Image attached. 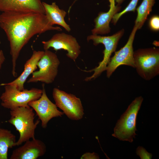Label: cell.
Instances as JSON below:
<instances>
[{
  "mask_svg": "<svg viewBox=\"0 0 159 159\" xmlns=\"http://www.w3.org/2000/svg\"><path fill=\"white\" fill-rule=\"evenodd\" d=\"M0 27L9 42L11 73L14 77L17 76L16 62L20 53L32 37L48 31L62 30L51 25L45 14L32 12H3L0 14Z\"/></svg>",
  "mask_w": 159,
  "mask_h": 159,
  "instance_id": "obj_1",
  "label": "cell"
},
{
  "mask_svg": "<svg viewBox=\"0 0 159 159\" xmlns=\"http://www.w3.org/2000/svg\"><path fill=\"white\" fill-rule=\"evenodd\" d=\"M11 117L8 122L14 125L19 134L16 146H19L30 139L35 138V132L40 120L34 122V113L30 107H17L10 110Z\"/></svg>",
  "mask_w": 159,
  "mask_h": 159,
  "instance_id": "obj_2",
  "label": "cell"
},
{
  "mask_svg": "<svg viewBox=\"0 0 159 159\" xmlns=\"http://www.w3.org/2000/svg\"><path fill=\"white\" fill-rule=\"evenodd\" d=\"M141 96L136 97L117 120L112 135L120 140L132 143L135 133L137 116L143 101Z\"/></svg>",
  "mask_w": 159,
  "mask_h": 159,
  "instance_id": "obj_3",
  "label": "cell"
},
{
  "mask_svg": "<svg viewBox=\"0 0 159 159\" xmlns=\"http://www.w3.org/2000/svg\"><path fill=\"white\" fill-rule=\"evenodd\" d=\"M135 67L143 79L150 80L159 74V50L155 47L140 49L133 54Z\"/></svg>",
  "mask_w": 159,
  "mask_h": 159,
  "instance_id": "obj_4",
  "label": "cell"
},
{
  "mask_svg": "<svg viewBox=\"0 0 159 159\" xmlns=\"http://www.w3.org/2000/svg\"><path fill=\"white\" fill-rule=\"evenodd\" d=\"M0 86H4L5 89L0 97L1 105L10 110L17 107L29 106L28 103L39 99L42 92V90L34 88L20 91L14 86L5 83H1Z\"/></svg>",
  "mask_w": 159,
  "mask_h": 159,
  "instance_id": "obj_5",
  "label": "cell"
},
{
  "mask_svg": "<svg viewBox=\"0 0 159 159\" xmlns=\"http://www.w3.org/2000/svg\"><path fill=\"white\" fill-rule=\"evenodd\" d=\"M124 30L122 29L115 34L110 36H102L97 34H92L87 38L88 41L92 40L93 44L97 46L100 44H103L105 49L103 52V57L102 60L99 63L98 65L95 68L88 71L87 72H94L92 75L86 77L85 79L88 81L95 79L106 70V67L110 59L112 54L115 52L118 43L123 35Z\"/></svg>",
  "mask_w": 159,
  "mask_h": 159,
  "instance_id": "obj_6",
  "label": "cell"
},
{
  "mask_svg": "<svg viewBox=\"0 0 159 159\" xmlns=\"http://www.w3.org/2000/svg\"><path fill=\"white\" fill-rule=\"evenodd\" d=\"M60 63L56 54L48 50H45L37 63L39 70L32 74V76L27 82H40L47 84L52 83L57 75Z\"/></svg>",
  "mask_w": 159,
  "mask_h": 159,
  "instance_id": "obj_7",
  "label": "cell"
},
{
  "mask_svg": "<svg viewBox=\"0 0 159 159\" xmlns=\"http://www.w3.org/2000/svg\"><path fill=\"white\" fill-rule=\"evenodd\" d=\"M52 95L55 104L69 119L74 120L81 119L84 114L80 98L57 88H54Z\"/></svg>",
  "mask_w": 159,
  "mask_h": 159,
  "instance_id": "obj_8",
  "label": "cell"
},
{
  "mask_svg": "<svg viewBox=\"0 0 159 159\" xmlns=\"http://www.w3.org/2000/svg\"><path fill=\"white\" fill-rule=\"evenodd\" d=\"M44 50L52 48L55 51L64 49L67 51V56L75 61L81 53V47L76 38L64 33L54 34L49 40L42 42Z\"/></svg>",
  "mask_w": 159,
  "mask_h": 159,
  "instance_id": "obj_9",
  "label": "cell"
},
{
  "mask_svg": "<svg viewBox=\"0 0 159 159\" xmlns=\"http://www.w3.org/2000/svg\"><path fill=\"white\" fill-rule=\"evenodd\" d=\"M138 26L134 25L128 39L125 45L118 51L115 52L106 67V75L109 78L119 66L126 65L135 68L133 43Z\"/></svg>",
  "mask_w": 159,
  "mask_h": 159,
  "instance_id": "obj_10",
  "label": "cell"
},
{
  "mask_svg": "<svg viewBox=\"0 0 159 159\" xmlns=\"http://www.w3.org/2000/svg\"><path fill=\"white\" fill-rule=\"evenodd\" d=\"M42 92L38 99L31 101L29 105L35 111L39 119L41 121L42 128L47 127L48 122L52 118L61 117L64 114L59 111L55 104L52 102L48 97L44 85H42Z\"/></svg>",
  "mask_w": 159,
  "mask_h": 159,
  "instance_id": "obj_11",
  "label": "cell"
},
{
  "mask_svg": "<svg viewBox=\"0 0 159 159\" xmlns=\"http://www.w3.org/2000/svg\"><path fill=\"white\" fill-rule=\"evenodd\" d=\"M24 143L13 150L10 159H37L43 156L46 151L45 144L39 140L35 138Z\"/></svg>",
  "mask_w": 159,
  "mask_h": 159,
  "instance_id": "obj_12",
  "label": "cell"
},
{
  "mask_svg": "<svg viewBox=\"0 0 159 159\" xmlns=\"http://www.w3.org/2000/svg\"><path fill=\"white\" fill-rule=\"evenodd\" d=\"M0 11L32 12L45 14L41 0H0Z\"/></svg>",
  "mask_w": 159,
  "mask_h": 159,
  "instance_id": "obj_13",
  "label": "cell"
},
{
  "mask_svg": "<svg viewBox=\"0 0 159 159\" xmlns=\"http://www.w3.org/2000/svg\"><path fill=\"white\" fill-rule=\"evenodd\" d=\"M110 9L107 12H100L94 19L95 26L91 30L92 34H105L110 31V23L113 16L120 10V7L116 5L115 0H109Z\"/></svg>",
  "mask_w": 159,
  "mask_h": 159,
  "instance_id": "obj_14",
  "label": "cell"
},
{
  "mask_svg": "<svg viewBox=\"0 0 159 159\" xmlns=\"http://www.w3.org/2000/svg\"><path fill=\"white\" fill-rule=\"evenodd\" d=\"M44 52V51H34L30 58L25 64L24 70L21 75L13 81L5 83L14 86L19 90H24V83L29 75L37 68V63Z\"/></svg>",
  "mask_w": 159,
  "mask_h": 159,
  "instance_id": "obj_15",
  "label": "cell"
},
{
  "mask_svg": "<svg viewBox=\"0 0 159 159\" xmlns=\"http://www.w3.org/2000/svg\"><path fill=\"white\" fill-rule=\"evenodd\" d=\"M42 4L44 8L45 14L51 25L53 26L57 24L63 27L68 32L71 31L69 26L64 19L67 14L64 10L59 9L55 2H53L51 4L44 2H42Z\"/></svg>",
  "mask_w": 159,
  "mask_h": 159,
  "instance_id": "obj_16",
  "label": "cell"
},
{
  "mask_svg": "<svg viewBox=\"0 0 159 159\" xmlns=\"http://www.w3.org/2000/svg\"><path fill=\"white\" fill-rule=\"evenodd\" d=\"M15 136L7 129L0 128V159H7L9 149L16 146Z\"/></svg>",
  "mask_w": 159,
  "mask_h": 159,
  "instance_id": "obj_17",
  "label": "cell"
},
{
  "mask_svg": "<svg viewBox=\"0 0 159 159\" xmlns=\"http://www.w3.org/2000/svg\"><path fill=\"white\" fill-rule=\"evenodd\" d=\"M155 2V0H143L136 9L138 14L135 25L138 26V29L143 25Z\"/></svg>",
  "mask_w": 159,
  "mask_h": 159,
  "instance_id": "obj_18",
  "label": "cell"
},
{
  "mask_svg": "<svg viewBox=\"0 0 159 159\" xmlns=\"http://www.w3.org/2000/svg\"><path fill=\"white\" fill-rule=\"evenodd\" d=\"M138 0H132L128 6L122 11L116 14L113 16L112 22L115 24L120 17L124 14L129 11H135Z\"/></svg>",
  "mask_w": 159,
  "mask_h": 159,
  "instance_id": "obj_19",
  "label": "cell"
},
{
  "mask_svg": "<svg viewBox=\"0 0 159 159\" xmlns=\"http://www.w3.org/2000/svg\"><path fill=\"white\" fill-rule=\"evenodd\" d=\"M136 153L141 159H150L152 154L148 153L146 150L142 146H139L136 149Z\"/></svg>",
  "mask_w": 159,
  "mask_h": 159,
  "instance_id": "obj_20",
  "label": "cell"
},
{
  "mask_svg": "<svg viewBox=\"0 0 159 159\" xmlns=\"http://www.w3.org/2000/svg\"><path fill=\"white\" fill-rule=\"evenodd\" d=\"M149 26L153 30L158 31L159 29V17L158 16H154L152 17L149 21Z\"/></svg>",
  "mask_w": 159,
  "mask_h": 159,
  "instance_id": "obj_21",
  "label": "cell"
},
{
  "mask_svg": "<svg viewBox=\"0 0 159 159\" xmlns=\"http://www.w3.org/2000/svg\"><path fill=\"white\" fill-rule=\"evenodd\" d=\"M81 159H99V155L97 153H86L82 155L81 157Z\"/></svg>",
  "mask_w": 159,
  "mask_h": 159,
  "instance_id": "obj_22",
  "label": "cell"
},
{
  "mask_svg": "<svg viewBox=\"0 0 159 159\" xmlns=\"http://www.w3.org/2000/svg\"><path fill=\"white\" fill-rule=\"evenodd\" d=\"M5 59V58L3 51L0 50V69H1L2 64Z\"/></svg>",
  "mask_w": 159,
  "mask_h": 159,
  "instance_id": "obj_23",
  "label": "cell"
},
{
  "mask_svg": "<svg viewBox=\"0 0 159 159\" xmlns=\"http://www.w3.org/2000/svg\"><path fill=\"white\" fill-rule=\"evenodd\" d=\"M124 0H115V1L118 4V5L120 4Z\"/></svg>",
  "mask_w": 159,
  "mask_h": 159,
  "instance_id": "obj_24",
  "label": "cell"
},
{
  "mask_svg": "<svg viewBox=\"0 0 159 159\" xmlns=\"http://www.w3.org/2000/svg\"><path fill=\"white\" fill-rule=\"evenodd\" d=\"M0 43H1V42H0Z\"/></svg>",
  "mask_w": 159,
  "mask_h": 159,
  "instance_id": "obj_25",
  "label": "cell"
}]
</instances>
